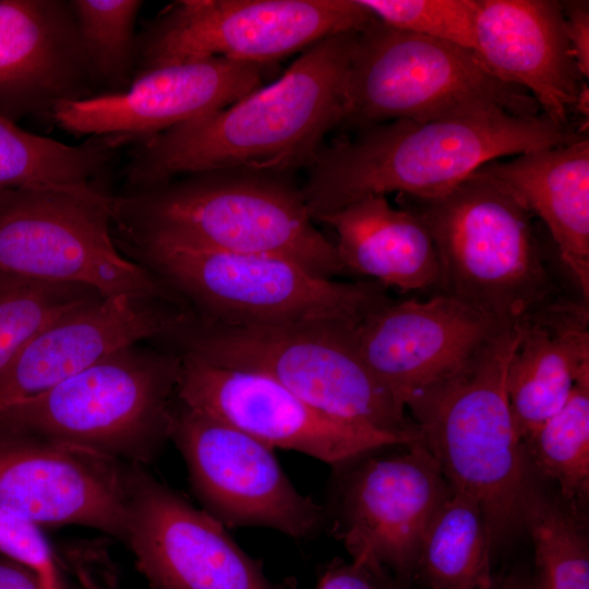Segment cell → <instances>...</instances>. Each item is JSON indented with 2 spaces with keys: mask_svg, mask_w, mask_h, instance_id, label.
<instances>
[{
  "mask_svg": "<svg viewBox=\"0 0 589 589\" xmlns=\"http://www.w3.org/2000/svg\"><path fill=\"white\" fill-rule=\"evenodd\" d=\"M356 33L326 37L275 82L135 143L123 171L125 190L207 170L308 167L325 135L341 123Z\"/></svg>",
  "mask_w": 589,
  "mask_h": 589,
  "instance_id": "6da1fadb",
  "label": "cell"
},
{
  "mask_svg": "<svg viewBox=\"0 0 589 589\" xmlns=\"http://www.w3.org/2000/svg\"><path fill=\"white\" fill-rule=\"evenodd\" d=\"M588 136L580 122L501 110L419 123L399 119L323 145L301 191L314 221L366 196L440 197L489 161Z\"/></svg>",
  "mask_w": 589,
  "mask_h": 589,
  "instance_id": "7a4b0ae2",
  "label": "cell"
},
{
  "mask_svg": "<svg viewBox=\"0 0 589 589\" xmlns=\"http://www.w3.org/2000/svg\"><path fill=\"white\" fill-rule=\"evenodd\" d=\"M111 228L207 248L289 259L312 274H347L314 225L292 172L252 168L178 176L111 195Z\"/></svg>",
  "mask_w": 589,
  "mask_h": 589,
  "instance_id": "3957f363",
  "label": "cell"
},
{
  "mask_svg": "<svg viewBox=\"0 0 589 589\" xmlns=\"http://www.w3.org/2000/svg\"><path fill=\"white\" fill-rule=\"evenodd\" d=\"M518 336L517 325L501 328L456 371L405 405L447 484L479 503L493 546L522 527L531 485L506 390Z\"/></svg>",
  "mask_w": 589,
  "mask_h": 589,
  "instance_id": "277c9868",
  "label": "cell"
},
{
  "mask_svg": "<svg viewBox=\"0 0 589 589\" xmlns=\"http://www.w3.org/2000/svg\"><path fill=\"white\" fill-rule=\"evenodd\" d=\"M111 235L124 256L146 268L205 321L359 323L392 300L378 283L322 278L283 256L221 251L148 232L111 229Z\"/></svg>",
  "mask_w": 589,
  "mask_h": 589,
  "instance_id": "5b68a950",
  "label": "cell"
},
{
  "mask_svg": "<svg viewBox=\"0 0 589 589\" xmlns=\"http://www.w3.org/2000/svg\"><path fill=\"white\" fill-rule=\"evenodd\" d=\"M359 323L232 325L187 311L155 342L211 364L265 375L338 420L418 434L406 410L364 363L356 336Z\"/></svg>",
  "mask_w": 589,
  "mask_h": 589,
  "instance_id": "8992f818",
  "label": "cell"
},
{
  "mask_svg": "<svg viewBox=\"0 0 589 589\" xmlns=\"http://www.w3.org/2000/svg\"><path fill=\"white\" fill-rule=\"evenodd\" d=\"M399 200L432 238L443 293L502 327L515 326L564 297L532 214L479 169L440 197Z\"/></svg>",
  "mask_w": 589,
  "mask_h": 589,
  "instance_id": "52a82bcc",
  "label": "cell"
},
{
  "mask_svg": "<svg viewBox=\"0 0 589 589\" xmlns=\"http://www.w3.org/2000/svg\"><path fill=\"white\" fill-rule=\"evenodd\" d=\"M181 356L142 342L120 348L50 390L0 412L21 432L145 466L169 440Z\"/></svg>",
  "mask_w": 589,
  "mask_h": 589,
  "instance_id": "ba28073f",
  "label": "cell"
},
{
  "mask_svg": "<svg viewBox=\"0 0 589 589\" xmlns=\"http://www.w3.org/2000/svg\"><path fill=\"white\" fill-rule=\"evenodd\" d=\"M492 110L542 113L527 91L496 77L473 50L377 19L357 31L340 125L361 131L399 119L426 123Z\"/></svg>",
  "mask_w": 589,
  "mask_h": 589,
  "instance_id": "9c48e42d",
  "label": "cell"
},
{
  "mask_svg": "<svg viewBox=\"0 0 589 589\" xmlns=\"http://www.w3.org/2000/svg\"><path fill=\"white\" fill-rule=\"evenodd\" d=\"M110 202L106 191H0V273L84 285L104 297L179 303L160 280L118 250Z\"/></svg>",
  "mask_w": 589,
  "mask_h": 589,
  "instance_id": "30bf717a",
  "label": "cell"
},
{
  "mask_svg": "<svg viewBox=\"0 0 589 589\" xmlns=\"http://www.w3.org/2000/svg\"><path fill=\"white\" fill-rule=\"evenodd\" d=\"M375 19L359 0H179L136 35L135 74L214 58L275 64Z\"/></svg>",
  "mask_w": 589,
  "mask_h": 589,
  "instance_id": "8fae6325",
  "label": "cell"
},
{
  "mask_svg": "<svg viewBox=\"0 0 589 589\" xmlns=\"http://www.w3.org/2000/svg\"><path fill=\"white\" fill-rule=\"evenodd\" d=\"M407 448L336 467L341 471L325 507L330 534L377 589H410L425 531L449 490L421 442Z\"/></svg>",
  "mask_w": 589,
  "mask_h": 589,
  "instance_id": "7c38bea8",
  "label": "cell"
},
{
  "mask_svg": "<svg viewBox=\"0 0 589 589\" xmlns=\"http://www.w3.org/2000/svg\"><path fill=\"white\" fill-rule=\"evenodd\" d=\"M169 440L202 508L227 529L264 527L305 539L326 525L325 507L297 490L274 449L235 426L177 398Z\"/></svg>",
  "mask_w": 589,
  "mask_h": 589,
  "instance_id": "4fadbf2b",
  "label": "cell"
},
{
  "mask_svg": "<svg viewBox=\"0 0 589 589\" xmlns=\"http://www.w3.org/2000/svg\"><path fill=\"white\" fill-rule=\"evenodd\" d=\"M177 398L274 448L296 450L333 467L419 434L381 431L333 418L274 380L180 354Z\"/></svg>",
  "mask_w": 589,
  "mask_h": 589,
  "instance_id": "5bb4252c",
  "label": "cell"
},
{
  "mask_svg": "<svg viewBox=\"0 0 589 589\" xmlns=\"http://www.w3.org/2000/svg\"><path fill=\"white\" fill-rule=\"evenodd\" d=\"M124 543L152 589H285L220 521L131 462Z\"/></svg>",
  "mask_w": 589,
  "mask_h": 589,
  "instance_id": "9a60e30c",
  "label": "cell"
},
{
  "mask_svg": "<svg viewBox=\"0 0 589 589\" xmlns=\"http://www.w3.org/2000/svg\"><path fill=\"white\" fill-rule=\"evenodd\" d=\"M129 462L0 431V508L38 528L79 525L127 537Z\"/></svg>",
  "mask_w": 589,
  "mask_h": 589,
  "instance_id": "2e32d148",
  "label": "cell"
},
{
  "mask_svg": "<svg viewBox=\"0 0 589 589\" xmlns=\"http://www.w3.org/2000/svg\"><path fill=\"white\" fill-rule=\"evenodd\" d=\"M273 65L224 58L159 65L135 74L124 91L61 104L51 118L67 132L117 147L139 143L231 105L263 86Z\"/></svg>",
  "mask_w": 589,
  "mask_h": 589,
  "instance_id": "e0dca14e",
  "label": "cell"
},
{
  "mask_svg": "<svg viewBox=\"0 0 589 589\" xmlns=\"http://www.w3.org/2000/svg\"><path fill=\"white\" fill-rule=\"evenodd\" d=\"M185 312L176 302L128 294L72 308L38 330L0 370V412L50 390L120 348L159 339Z\"/></svg>",
  "mask_w": 589,
  "mask_h": 589,
  "instance_id": "ac0fdd59",
  "label": "cell"
},
{
  "mask_svg": "<svg viewBox=\"0 0 589 589\" xmlns=\"http://www.w3.org/2000/svg\"><path fill=\"white\" fill-rule=\"evenodd\" d=\"M504 328L446 293L394 301L356 328L360 354L378 382L406 410L411 395L456 371Z\"/></svg>",
  "mask_w": 589,
  "mask_h": 589,
  "instance_id": "d6986e66",
  "label": "cell"
},
{
  "mask_svg": "<svg viewBox=\"0 0 589 589\" xmlns=\"http://www.w3.org/2000/svg\"><path fill=\"white\" fill-rule=\"evenodd\" d=\"M99 91L70 0H0V117H51Z\"/></svg>",
  "mask_w": 589,
  "mask_h": 589,
  "instance_id": "ffe728a7",
  "label": "cell"
},
{
  "mask_svg": "<svg viewBox=\"0 0 589 589\" xmlns=\"http://www.w3.org/2000/svg\"><path fill=\"white\" fill-rule=\"evenodd\" d=\"M473 51L501 81L527 91L555 123L578 122L572 116L585 79L561 1L477 0Z\"/></svg>",
  "mask_w": 589,
  "mask_h": 589,
  "instance_id": "44dd1931",
  "label": "cell"
},
{
  "mask_svg": "<svg viewBox=\"0 0 589 589\" xmlns=\"http://www.w3.org/2000/svg\"><path fill=\"white\" fill-rule=\"evenodd\" d=\"M517 326L506 390L522 443L564 406L577 380L589 374L588 303L564 296Z\"/></svg>",
  "mask_w": 589,
  "mask_h": 589,
  "instance_id": "7402d4cb",
  "label": "cell"
},
{
  "mask_svg": "<svg viewBox=\"0 0 589 589\" xmlns=\"http://www.w3.org/2000/svg\"><path fill=\"white\" fill-rule=\"evenodd\" d=\"M545 225L581 299L589 301V136L479 168Z\"/></svg>",
  "mask_w": 589,
  "mask_h": 589,
  "instance_id": "603a6c76",
  "label": "cell"
},
{
  "mask_svg": "<svg viewBox=\"0 0 589 589\" xmlns=\"http://www.w3.org/2000/svg\"><path fill=\"white\" fill-rule=\"evenodd\" d=\"M348 273L368 275L384 287L413 291L440 285L441 265L432 238L410 211L373 195L324 216Z\"/></svg>",
  "mask_w": 589,
  "mask_h": 589,
  "instance_id": "cb8c5ba5",
  "label": "cell"
},
{
  "mask_svg": "<svg viewBox=\"0 0 589 589\" xmlns=\"http://www.w3.org/2000/svg\"><path fill=\"white\" fill-rule=\"evenodd\" d=\"M492 548L479 503L449 486L425 531L414 579L429 589H489Z\"/></svg>",
  "mask_w": 589,
  "mask_h": 589,
  "instance_id": "d4e9b609",
  "label": "cell"
},
{
  "mask_svg": "<svg viewBox=\"0 0 589 589\" xmlns=\"http://www.w3.org/2000/svg\"><path fill=\"white\" fill-rule=\"evenodd\" d=\"M117 149L100 136L68 145L24 131L0 117V191L19 188L105 191L99 179L109 170Z\"/></svg>",
  "mask_w": 589,
  "mask_h": 589,
  "instance_id": "484cf974",
  "label": "cell"
},
{
  "mask_svg": "<svg viewBox=\"0 0 589 589\" xmlns=\"http://www.w3.org/2000/svg\"><path fill=\"white\" fill-rule=\"evenodd\" d=\"M527 459L576 504L589 493V374L575 383L564 406L522 441Z\"/></svg>",
  "mask_w": 589,
  "mask_h": 589,
  "instance_id": "4316f807",
  "label": "cell"
},
{
  "mask_svg": "<svg viewBox=\"0 0 589 589\" xmlns=\"http://www.w3.org/2000/svg\"><path fill=\"white\" fill-rule=\"evenodd\" d=\"M522 526L534 548V589H589V546L574 515L531 482Z\"/></svg>",
  "mask_w": 589,
  "mask_h": 589,
  "instance_id": "83f0119b",
  "label": "cell"
},
{
  "mask_svg": "<svg viewBox=\"0 0 589 589\" xmlns=\"http://www.w3.org/2000/svg\"><path fill=\"white\" fill-rule=\"evenodd\" d=\"M83 47L103 93L127 89L135 75L141 0H70ZM101 93V94H103Z\"/></svg>",
  "mask_w": 589,
  "mask_h": 589,
  "instance_id": "f1b7e54d",
  "label": "cell"
},
{
  "mask_svg": "<svg viewBox=\"0 0 589 589\" xmlns=\"http://www.w3.org/2000/svg\"><path fill=\"white\" fill-rule=\"evenodd\" d=\"M99 297L104 296L84 285L0 273V370L43 327Z\"/></svg>",
  "mask_w": 589,
  "mask_h": 589,
  "instance_id": "f546056e",
  "label": "cell"
},
{
  "mask_svg": "<svg viewBox=\"0 0 589 589\" xmlns=\"http://www.w3.org/2000/svg\"><path fill=\"white\" fill-rule=\"evenodd\" d=\"M377 20L474 50L477 0H359Z\"/></svg>",
  "mask_w": 589,
  "mask_h": 589,
  "instance_id": "4dcf8cb0",
  "label": "cell"
},
{
  "mask_svg": "<svg viewBox=\"0 0 589 589\" xmlns=\"http://www.w3.org/2000/svg\"><path fill=\"white\" fill-rule=\"evenodd\" d=\"M0 554L33 569L44 589H64L55 555L40 528L2 508Z\"/></svg>",
  "mask_w": 589,
  "mask_h": 589,
  "instance_id": "1f68e13d",
  "label": "cell"
},
{
  "mask_svg": "<svg viewBox=\"0 0 589 589\" xmlns=\"http://www.w3.org/2000/svg\"><path fill=\"white\" fill-rule=\"evenodd\" d=\"M567 38L578 70L589 77V2L586 0L561 1Z\"/></svg>",
  "mask_w": 589,
  "mask_h": 589,
  "instance_id": "d6a6232c",
  "label": "cell"
},
{
  "mask_svg": "<svg viewBox=\"0 0 589 589\" xmlns=\"http://www.w3.org/2000/svg\"><path fill=\"white\" fill-rule=\"evenodd\" d=\"M314 589H377L361 567L340 558L328 563L321 572Z\"/></svg>",
  "mask_w": 589,
  "mask_h": 589,
  "instance_id": "836d02e7",
  "label": "cell"
},
{
  "mask_svg": "<svg viewBox=\"0 0 589 589\" xmlns=\"http://www.w3.org/2000/svg\"><path fill=\"white\" fill-rule=\"evenodd\" d=\"M0 589H44L38 575L26 565L0 554Z\"/></svg>",
  "mask_w": 589,
  "mask_h": 589,
  "instance_id": "e575fe53",
  "label": "cell"
},
{
  "mask_svg": "<svg viewBox=\"0 0 589 589\" xmlns=\"http://www.w3.org/2000/svg\"><path fill=\"white\" fill-rule=\"evenodd\" d=\"M489 589H534L532 581L528 577L516 574L494 577L493 584Z\"/></svg>",
  "mask_w": 589,
  "mask_h": 589,
  "instance_id": "d590c367",
  "label": "cell"
},
{
  "mask_svg": "<svg viewBox=\"0 0 589 589\" xmlns=\"http://www.w3.org/2000/svg\"><path fill=\"white\" fill-rule=\"evenodd\" d=\"M575 115L581 116L584 121H588L589 116V88H588V81H584L577 99L575 104L574 109Z\"/></svg>",
  "mask_w": 589,
  "mask_h": 589,
  "instance_id": "8d00e7d4",
  "label": "cell"
}]
</instances>
